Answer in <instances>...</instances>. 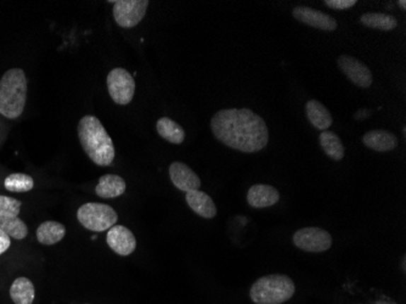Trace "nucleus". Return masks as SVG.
<instances>
[{"mask_svg": "<svg viewBox=\"0 0 406 304\" xmlns=\"http://www.w3.org/2000/svg\"><path fill=\"white\" fill-rule=\"evenodd\" d=\"M280 194L275 187L267 184H255L250 187L247 194L248 204L253 209H267L277 204Z\"/></svg>", "mask_w": 406, "mask_h": 304, "instance_id": "obj_13", "label": "nucleus"}, {"mask_svg": "<svg viewBox=\"0 0 406 304\" xmlns=\"http://www.w3.org/2000/svg\"><path fill=\"white\" fill-rule=\"evenodd\" d=\"M110 96L117 105H128L133 100L135 81L124 69H113L106 78Z\"/></svg>", "mask_w": 406, "mask_h": 304, "instance_id": "obj_6", "label": "nucleus"}, {"mask_svg": "<svg viewBox=\"0 0 406 304\" xmlns=\"http://www.w3.org/2000/svg\"><path fill=\"white\" fill-rule=\"evenodd\" d=\"M294 242L302 251L320 253L331 247L332 238L329 231L321 228H303L294 233Z\"/></svg>", "mask_w": 406, "mask_h": 304, "instance_id": "obj_8", "label": "nucleus"}, {"mask_svg": "<svg viewBox=\"0 0 406 304\" xmlns=\"http://www.w3.org/2000/svg\"><path fill=\"white\" fill-rule=\"evenodd\" d=\"M398 4L400 5V6H402V10L406 9V1H405V0H400V1H399V3H398Z\"/></svg>", "mask_w": 406, "mask_h": 304, "instance_id": "obj_29", "label": "nucleus"}, {"mask_svg": "<svg viewBox=\"0 0 406 304\" xmlns=\"http://www.w3.org/2000/svg\"><path fill=\"white\" fill-rule=\"evenodd\" d=\"M292 13L297 21L302 22L304 25L316 28V30L333 32L337 28V21L331 15L313 9L309 6H297L294 8Z\"/></svg>", "mask_w": 406, "mask_h": 304, "instance_id": "obj_10", "label": "nucleus"}, {"mask_svg": "<svg viewBox=\"0 0 406 304\" xmlns=\"http://www.w3.org/2000/svg\"><path fill=\"white\" fill-rule=\"evenodd\" d=\"M306 111L309 122L319 131H327L333 123L332 115L320 101H308Z\"/></svg>", "mask_w": 406, "mask_h": 304, "instance_id": "obj_17", "label": "nucleus"}, {"mask_svg": "<svg viewBox=\"0 0 406 304\" xmlns=\"http://www.w3.org/2000/svg\"><path fill=\"white\" fill-rule=\"evenodd\" d=\"M169 177L174 187L182 192L199 190L201 187V179L191 170L189 165L182 162H173L169 167Z\"/></svg>", "mask_w": 406, "mask_h": 304, "instance_id": "obj_12", "label": "nucleus"}, {"mask_svg": "<svg viewBox=\"0 0 406 304\" xmlns=\"http://www.w3.org/2000/svg\"><path fill=\"white\" fill-rule=\"evenodd\" d=\"M35 296V286L30 279L18 278L10 287V297L15 304H32Z\"/></svg>", "mask_w": 406, "mask_h": 304, "instance_id": "obj_18", "label": "nucleus"}, {"mask_svg": "<svg viewBox=\"0 0 406 304\" xmlns=\"http://www.w3.org/2000/svg\"><path fill=\"white\" fill-rule=\"evenodd\" d=\"M106 242L113 252L120 256H129L137 248L134 234L123 226H113L111 229H108Z\"/></svg>", "mask_w": 406, "mask_h": 304, "instance_id": "obj_11", "label": "nucleus"}, {"mask_svg": "<svg viewBox=\"0 0 406 304\" xmlns=\"http://www.w3.org/2000/svg\"><path fill=\"white\" fill-rule=\"evenodd\" d=\"M10 246H11V240H10L9 235L0 229V255L6 252Z\"/></svg>", "mask_w": 406, "mask_h": 304, "instance_id": "obj_27", "label": "nucleus"}, {"mask_svg": "<svg viewBox=\"0 0 406 304\" xmlns=\"http://www.w3.org/2000/svg\"><path fill=\"white\" fill-rule=\"evenodd\" d=\"M66 228L59 222H44L37 229V239L43 245H55L65 238Z\"/></svg>", "mask_w": 406, "mask_h": 304, "instance_id": "obj_20", "label": "nucleus"}, {"mask_svg": "<svg viewBox=\"0 0 406 304\" xmlns=\"http://www.w3.org/2000/svg\"><path fill=\"white\" fill-rule=\"evenodd\" d=\"M363 143L366 148L378 152L392 151L398 146V138L392 131L373 129L365 133Z\"/></svg>", "mask_w": 406, "mask_h": 304, "instance_id": "obj_15", "label": "nucleus"}, {"mask_svg": "<svg viewBox=\"0 0 406 304\" xmlns=\"http://www.w3.org/2000/svg\"><path fill=\"white\" fill-rule=\"evenodd\" d=\"M296 291L292 279L284 274H272L258 279L250 296L255 304H282L290 300Z\"/></svg>", "mask_w": 406, "mask_h": 304, "instance_id": "obj_4", "label": "nucleus"}, {"mask_svg": "<svg viewBox=\"0 0 406 304\" xmlns=\"http://www.w3.org/2000/svg\"><path fill=\"white\" fill-rule=\"evenodd\" d=\"M78 138L83 150L95 165L106 167L115 160V145L103 123L95 116H84L78 123Z\"/></svg>", "mask_w": 406, "mask_h": 304, "instance_id": "obj_2", "label": "nucleus"}, {"mask_svg": "<svg viewBox=\"0 0 406 304\" xmlns=\"http://www.w3.org/2000/svg\"><path fill=\"white\" fill-rule=\"evenodd\" d=\"M216 139L238 151L253 153L269 143V129L260 115L248 109L221 110L211 119Z\"/></svg>", "mask_w": 406, "mask_h": 304, "instance_id": "obj_1", "label": "nucleus"}, {"mask_svg": "<svg viewBox=\"0 0 406 304\" xmlns=\"http://www.w3.org/2000/svg\"><path fill=\"white\" fill-rule=\"evenodd\" d=\"M77 218L78 222L88 230L101 233L116 226L118 216L108 204L89 202L78 209Z\"/></svg>", "mask_w": 406, "mask_h": 304, "instance_id": "obj_5", "label": "nucleus"}, {"mask_svg": "<svg viewBox=\"0 0 406 304\" xmlns=\"http://www.w3.org/2000/svg\"><path fill=\"white\" fill-rule=\"evenodd\" d=\"M186 202L192 211L199 217L211 219L216 216V207L211 196L199 190L186 192Z\"/></svg>", "mask_w": 406, "mask_h": 304, "instance_id": "obj_14", "label": "nucleus"}, {"mask_svg": "<svg viewBox=\"0 0 406 304\" xmlns=\"http://www.w3.org/2000/svg\"><path fill=\"white\" fill-rule=\"evenodd\" d=\"M325 4L335 10H346L358 4L356 0H325Z\"/></svg>", "mask_w": 406, "mask_h": 304, "instance_id": "obj_26", "label": "nucleus"}, {"mask_svg": "<svg viewBox=\"0 0 406 304\" xmlns=\"http://www.w3.org/2000/svg\"><path fill=\"white\" fill-rule=\"evenodd\" d=\"M126 189V182L122 177L115 174H105L99 179L95 192L101 199H115L123 195Z\"/></svg>", "mask_w": 406, "mask_h": 304, "instance_id": "obj_16", "label": "nucleus"}, {"mask_svg": "<svg viewBox=\"0 0 406 304\" xmlns=\"http://www.w3.org/2000/svg\"><path fill=\"white\" fill-rule=\"evenodd\" d=\"M149 4V0H117L113 5L115 21L122 28H133L145 18Z\"/></svg>", "mask_w": 406, "mask_h": 304, "instance_id": "obj_7", "label": "nucleus"}, {"mask_svg": "<svg viewBox=\"0 0 406 304\" xmlns=\"http://www.w3.org/2000/svg\"><path fill=\"white\" fill-rule=\"evenodd\" d=\"M27 99V78L21 69L6 71L0 79V113L9 119L21 116Z\"/></svg>", "mask_w": 406, "mask_h": 304, "instance_id": "obj_3", "label": "nucleus"}, {"mask_svg": "<svg viewBox=\"0 0 406 304\" xmlns=\"http://www.w3.org/2000/svg\"><path fill=\"white\" fill-rule=\"evenodd\" d=\"M320 145L324 150L325 153L333 160V161H341L344 157V146L342 144V140L336 133L331 131H321L319 136Z\"/></svg>", "mask_w": 406, "mask_h": 304, "instance_id": "obj_21", "label": "nucleus"}, {"mask_svg": "<svg viewBox=\"0 0 406 304\" xmlns=\"http://www.w3.org/2000/svg\"><path fill=\"white\" fill-rule=\"evenodd\" d=\"M21 204V201L8 197V196L0 195V214H9V216L18 217Z\"/></svg>", "mask_w": 406, "mask_h": 304, "instance_id": "obj_25", "label": "nucleus"}, {"mask_svg": "<svg viewBox=\"0 0 406 304\" xmlns=\"http://www.w3.org/2000/svg\"><path fill=\"white\" fill-rule=\"evenodd\" d=\"M156 129L161 138L172 144H182L185 140V131L180 124L168 117H162L156 123Z\"/></svg>", "mask_w": 406, "mask_h": 304, "instance_id": "obj_19", "label": "nucleus"}, {"mask_svg": "<svg viewBox=\"0 0 406 304\" xmlns=\"http://www.w3.org/2000/svg\"><path fill=\"white\" fill-rule=\"evenodd\" d=\"M0 229L16 240H23L28 234L26 224L16 216L9 214H0Z\"/></svg>", "mask_w": 406, "mask_h": 304, "instance_id": "obj_23", "label": "nucleus"}, {"mask_svg": "<svg viewBox=\"0 0 406 304\" xmlns=\"http://www.w3.org/2000/svg\"><path fill=\"white\" fill-rule=\"evenodd\" d=\"M4 187L8 192H30L35 187V182L30 175L22 173L10 174L6 177L4 182Z\"/></svg>", "mask_w": 406, "mask_h": 304, "instance_id": "obj_24", "label": "nucleus"}, {"mask_svg": "<svg viewBox=\"0 0 406 304\" xmlns=\"http://www.w3.org/2000/svg\"><path fill=\"white\" fill-rule=\"evenodd\" d=\"M337 64L340 70L354 86L359 88L371 87L373 81L372 72L364 62L349 55H341L338 57Z\"/></svg>", "mask_w": 406, "mask_h": 304, "instance_id": "obj_9", "label": "nucleus"}, {"mask_svg": "<svg viewBox=\"0 0 406 304\" xmlns=\"http://www.w3.org/2000/svg\"><path fill=\"white\" fill-rule=\"evenodd\" d=\"M360 23L373 30H393L398 27L397 18L389 13H368L360 18Z\"/></svg>", "mask_w": 406, "mask_h": 304, "instance_id": "obj_22", "label": "nucleus"}, {"mask_svg": "<svg viewBox=\"0 0 406 304\" xmlns=\"http://www.w3.org/2000/svg\"><path fill=\"white\" fill-rule=\"evenodd\" d=\"M375 304H397V303H394V302H390V300H378V302H376V303Z\"/></svg>", "mask_w": 406, "mask_h": 304, "instance_id": "obj_28", "label": "nucleus"}]
</instances>
